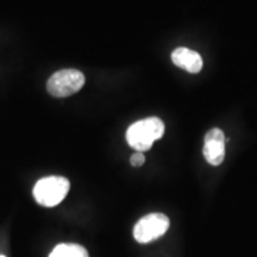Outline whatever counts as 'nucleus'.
Wrapping results in <instances>:
<instances>
[{
  "instance_id": "nucleus-7",
  "label": "nucleus",
  "mask_w": 257,
  "mask_h": 257,
  "mask_svg": "<svg viewBox=\"0 0 257 257\" xmlns=\"http://www.w3.org/2000/svg\"><path fill=\"white\" fill-rule=\"evenodd\" d=\"M49 257H89L88 251L79 244H59Z\"/></svg>"
},
{
  "instance_id": "nucleus-4",
  "label": "nucleus",
  "mask_w": 257,
  "mask_h": 257,
  "mask_svg": "<svg viewBox=\"0 0 257 257\" xmlns=\"http://www.w3.org/2000/svg\"><path fill=\"white\" fill-rule=\"evenodd\" d=\"M169 218L163 213H150L141 218L134 227V237L138 243L153 242L169 229Z\"/></svg>"
},
{
  "instance_id": "nucleus-9",
  "label": "nucleus",
  "mask_w": 257,
  "mask_h": 257,
  "mask_svg": "<svg viewBox=\"0 0 257 257\" xmlns=\"http://www.w3.org/2000/svg\"><path fill=\"white\" fill-rule=\"evenodd\" d=\"M0 257H5V256L4 255H0Z\"/></svg>"
},
{
  "instance_id": "nucleus-5",
  "label": "nucleus",
  "mask_w": 257,
  "mask_h": 257,
  "mask_svg": "<svg viewBox=\"0 0 257 257\" xmlns=\"http://www.w3.org/2000/svg\"><path fill=\"white\" fill-rule=\"evenodd\" d=\"M205 159L211 166H220L225 159V135L220 128H212L205 135Z\"/></svg>"
},
{
  "instance_id": "nucleus-3",
  "label": "nucleus",
  "mask_w": 257,
  "mask_h": 257,
  "mask_svg": "<svg viewBox=\"0 0 257 257\" xmlns=\"http://www.w3.org/2000/svg\"><path fill=\"white\" fill-rule=\"evenodd\" d=\"M85 75L76 69H62L48 80L47 89L53 96L66 98L78 93L85 85Z\"/></svg>"
},
{
  "instance_id": "nucleus-8",
  "label": "nucleus",
  "mask_w": 257,
  "mask_h": 257,
  "mask_svg": "<svg viewBox=\"0 0 257 257\" xmlns=\"http://www.w3.org/2000/svg\"><path fill=\"white\" fill-rule=\"evenodd\" d=\"M144 162H146V157H144L143 153H135L133 156H131L130 159V163L133 165L134 167H141L144 165Z\"/></svg>"
},
{
  "instance_id": "nucleus-2",
  "label": "nucleus",
  "mask_w": 257,
  "mask_h": 257,
  "mask_svg": "<svg viewBox=\"0 0 257 257\" xmlns=\"http://www.w3.org/2000/svg\"><path fill=\"white\" fill-rule=\"evenodd\" d=\"M70 188L69 180L63 176H48L41 179L34 187V198L44 207H54L67 197Z\"/></svg>"
},
{
  "instance_id": "nucleus-1",
  "label": "nucleus",
  "mask_w": 257,
  "mask_h": 257,
  "mask_svg": "<svg viewBox=\"0 0 257 257\" xmlns=\"http://www.w3.org/2000/svg\"><path fill=\"white\" fill-rule=\"evenodd\" d=\"M165 123L157 117H149L136 121L127 128L126 141L128 146L143 153L153 147L155 141L165 135Z\"/></svg>"
},
{
  "instance_id": "nucleus-6",
  "label": "nucleus",
  "mask_w": 257,
  "mask_h": 257,
  "mask_svg": "<svg viewBox=\"0 0 257 257\" xmlns=\"http://www.w3.org/2000/svg\"><path fill=\"white\" fill-rule=\"evenodd\" d=\"M172 61L176 67L185 69L186 72L197 74L200 73L204 66V61L200 54L188 48L180 47L172 53Z\"/></svg>"
}]
</instances>
